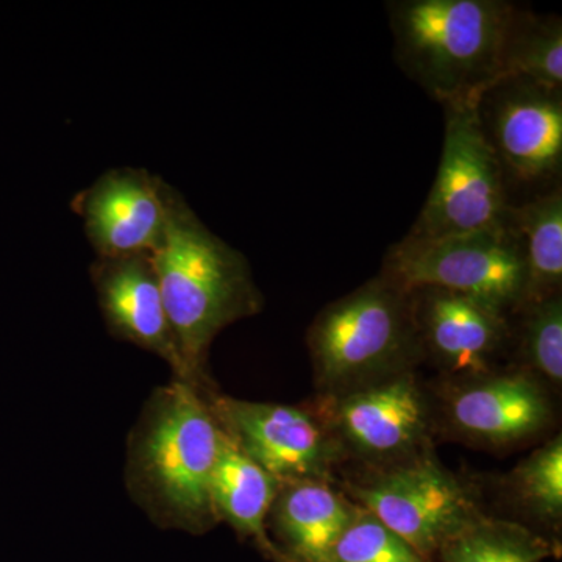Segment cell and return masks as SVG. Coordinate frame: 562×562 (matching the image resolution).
<instances>
[{"instance_id":"obj_12","label":"cell","mask_w":562,"mask_h":562,"mask_svg":"<svg viewBox=\"0 0 562 562\" xmlns=\"http://www.w3.org/2000/svg\"><path fill=\"white\" fill-rule=\"evenodd\" d=\"M424 361L439 379H461L502 366L512 353V316L487 303L439 290L409 291Z\"/></svg>"},{"instance_id":"obj_6","label":"cell","mask_w":562,"mask_h":562,"mask_svg":"<svg viewBox=\"0 0 562 562\" xmlns=\"http://www.w3.org/2000/svg\"><path fill=\"white\" fill-rule=\"evenodd\" d=\"M305 405L338 442L346 468H386L435 449L430 386L417 371L339 394H316Z\"/></svg>"},{"instance_id":"obj_2","label":"cell","mask_w":562,"mask_h":562,"mask_svg":"<svg viewBox=\"0 0 562 562\" xmlns=\"http://www.w3.org/2000/svg\"><path fill=\"white\" fill-rule=\"evenodd\" d=\"M151 261L187 382L214 386L209 373L211 344L228 325L265 308L249 261L214 235L173 187L169 188L165 236Z\"/></svg>"},{"instance_id":"obj_14","label":"cell","mask_w":562,"mask_h":562,"mask_svg":"<svg viewBox=\"0 0 562 562\" xmlns=\"http://www.w3.org/2000/svg\"><path fill=\"white\" fill-rule=\"evenodd\" d=\"M90 272L111 335L157 355L168 362L173 379L187 382L151 257L95 258Z\"/></svg>"},{"instance_id":"obj_5","label":"cell","mask_w":562,"mask_h":562,"mask_svg":"<svg viewBox=\"0 0 562 562\" xmlns=\"http://www.w3.org/2000/svg\"><path fill=\"white\" fill-rule=\"evenodd\" d=\"M338 486L432 562L443 543L486 513L479 484L447 469L435 449L386 468L350 469Z\"/></svg>"},{"instance_id":"obj_22","label":"cell","mask_w":562,"mask_h":562,"mask_svg":"<svg viewBox=\"0 0 562 562\" xmlns=\"http://www.w3.org/2000/svg\"><path fill=\"white\" fill-rule=\"evenodd\" d=\"M325 562H432L397 532L358 506L353 519Z\"/></svg>"},{"instance_id":"obj_20","label":"cell","mask_w":562,"mask_h":562,"mask_svg":"<svg viewBox=\"0 0 562 562\" xmlns=\"http://www.w3.org/2000/svg\"><path fill=\"white\" fill-rule=\"evenodd\" d=\"M519 77L562 90V20L517 7L503 52L502 79Z\"/></svg>"},{"instance_id":"obj_19","label":"cell","mask_w":562,"mask_h":562,"mask_svg":"<svg viewBox=\"0 0 562 562\" xmlns=\"http://www.w3.org/2000/svg\"><path fill=\"white\" fill-rule=\"evenodd\" d=\"M561 553L562 543L486 512L443 543L436 562H546Z\"/></svg>"},{"instance_id":"obj_3","label":"cell","mask_w":562,"mask_h":562,"mask_svg":"<svg viewBox=\"0 0 562 562\" xmlns=\"http://www.w3.org/2000/svg\"><path fill=\"white\" fill-rule=\"evenodd\" d=\"M386 5L395 61L442 106L480 99L502 80L514 3L395 0Z\"/></svg>"},{"instance_id":"obj_18","label":"cell","mask_w":562,"mask_h":562,"mask_svg":"<svg viewBox=\"0 0 562 562\" xmlns=\"http://www.w3.org/2000/svg\"><path fill=\"white\" fill-rule=\"evenodd\" d=\"M498 494L516 522L561 542L562 535V436L532 450L497 482Z\"/></svg>"},{"instance_id":"obj_1","label":"cell","mask_w":562,"mask_h":562,"mask_svg":"<svg viewBox=\"0 0 562 562\" xmlns=\"http://www.w3.org/2000/svg\"><path fill=\"white\" fill-rule=\"evenodd\" d=\"M205 390L176 379L158 387L127 453L128 491L151 522L198 536L221 524L211 487L225 442Z\"/></svg>"},{"instance_id":"obj_11","label":"cell","mask_w":562,"mask_h":562,"mask_svg":"<svg viewBox=\"0 0 562 562\" xmlns=\"http://www.w3.org/2000/svg\"><path fill=\"white\" fill-rule=\"evenodd\" d=\"M480 121L506 183L542 184L562 169V90L506 77L483 92Z\"/></svg>"},{"instance_id":"obj_21","label":"cell","mask_w":562,"mask_h":562,"mask_svg":"<svg viewBox=\"0 0 562 562\" xmlns=\"http://www.w3.org/2000/svg\"><path fill=\"white\" fill-rule=\"evenodd\" d=\"M512 364L541 380L553 395L562 387V294L527 303L512 316Z\"/></svg>"},{"instance_id":"obj_17","label":"cell","mask_w":562,"mask_h":562,"mask_svg":"<svg viewBox=\"0 0 562 562\" xmlns=\"http://www.w3.org/2000/svg\"><path fill=\"white\" fill-rule=\"evenodd\" d=\"M506 225L519 238L525 261L522 305L562 294L561 184L524 205L509 206ZM520 305V306H522ZM519 306V308H520Z\"/></svg>"},{"instance_id":"obj_8","label":"cell","mask_w":562,"mask_h":562,"mask_svg":"<svg viewBox=\"0 0 562 562\" xmlns=\"http://www.w3.org/2000/svg\"><path fill=\"white\" fill-rule=\"evenodd\" d=\"M430 392L436 436L492 452L538 441L557 422V395L512 362L439 379Z\"/></svg>"},{"instance_id":"obj_9","label":"cell","mask_w":562,"mask_h":562,"mask_svg":"<svg viewBox=\"0 0 562 562\" xmlns=\"http://www.w3.org/2000/svg\"><path fill=\"white\" fill-rule=\"evenodd\" d=\"M480 99L442 106L438 173L408 239H435L505 224L508 183L479 114Z\"/></svg>"},{"instance_id":"obj_7","label":"cell","mask_w":562,"mask_h":562,"mask_svg":"<svg viewBox=\"0 0 562 562\" xmlns=\"http://www.w3.org/2000/svg\"><path fill=\"white\" fill-rule=\"evenodd\" d=\"M380 276L412 291L439 288L458 292L509 314L522 305L525 261L516 233L505 224L435 239L392 244Z\"/></svg>"},{"instance_id":"obj_4","label":"cell","mask_w":562,"mask_h":562,"mask_svg":"<svg viewBox=\"0 0 562 562\" xmlns=\"http://www.w3.org/2000/svg\"><path fill=\"white\" fill-rule=\"evenodd\" d=\"M306 347L322 395L417 371L424 362L409 291L380 273L321 310Z\"/></svg>"},{"instance_id":"obj_16","label":"cell","mask_w":562,"mask_h":562,"mask_svg":"<svg viewBox=\"0 0 562 562\" xmlns=\"http://www.w3.org/2000/svg\"><path fill=\"white\" fill-rule=\"evenodd\" d=\"M280 482L239 452L225 435L213 476V505L220 522L231 525L244 541L254 543L271 562H281L268 531V517Z\"/></svg>"},{"instance_id":"obj_13","label":"cell","mask_w":562,"mask_h":562,"mask_svg":"<svg viewBox=\"0 0 562 562\" xmlns=\"http://www.w3.org/2000/svg\"><path fill=\"white\" fill-rule=\"evenodd\" d=\"M171 184L136 168H114L74 195L70 209L83 221L95 258L154 257L168 220Z\"/></svg>"},{"instance_id":"obj_15","label":"cell","mask_w":562,"mask_h":562,"mask_svg":"<svg viewBox=\"0 0 562 562\" xmlns=\"http://www.w3.org/2000/svg\"><path fill=\"white\" fill-rule=\"evenodd\" d=\"M358 505L335 483H280L268 531L281 562H325Z\"/></svg>"},{"instance_id":"obj_10","label":"cell","mask_w":562,"mask_h":562,"mask_svg":"<svg viewBox=\"0 0 562 562\" xmlns=\"http://www.w3.org/2000/svg\"><path fill=\"white\" fill-rule=\"evenodd\" d=\"M205 395L233 446L277 482L338 484L346 458L308 406L243 401L214 386Z\"/></svg>"}]
</instances>
